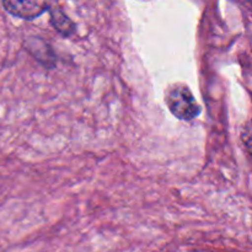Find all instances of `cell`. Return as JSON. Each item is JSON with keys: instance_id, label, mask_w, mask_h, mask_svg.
Wrapping results in <instances>:
<instances>
[{"instance_id": "cell-1", "label": "cell", "mask_w": 252, "mask_h": 252, "mask_svg": "<svg viewBox=\"0 0 252 252\" xmlns=\"http://www.w3.org/2000/svg\"><path fill=\"white\" fill-rule=\"evenodd\" d=\"M165 102L170 112L179 120L191 121L201 112L193 94L184 84H175L170 86L165 94Z\"/></svg>"}, {"instance_id": "cell-2", "label": "cell", "mask_w": 252, "mask_h": 252, "mask_svg": "<svg viewBox=\"0 0 252 252\" xmlns=\"http://www.w3.org/2000/svg\"><path fill=\"white\" fill-rule=\"evenodd\" d=\"M2 5L12 16L24 20L36 19L49 7L48 0H2Z\"/></svg>"}, {"instance_id": "cell-3", "label": "cell", "mask_w": 252, "mask_h": 252, "mask_svg": "<svg viewBox=\"0 0 252 252\" xmlns=\"http://www.w3.org/2000/svg\"><path fill=\"white\" fill-rule=\"evenodd\" d=\"M49 14H51V24L54 29L63 36H70L75 32V24L62 11L58 6H49Z\"/></svg>"}]
</instances>
